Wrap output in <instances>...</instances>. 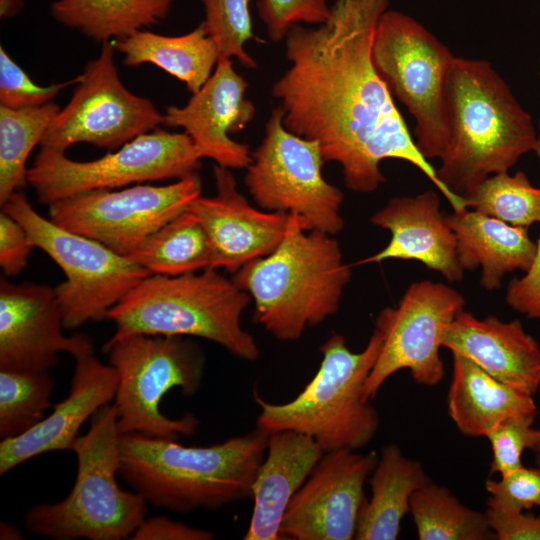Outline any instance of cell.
I'll return each instance as SVG.
<instances>
[{
  "mask_svg": "<svg viewBox=\"0 0 540 540\" xmlns=\"http://www.w3.org/2000/svg\"><path fill=\"white\" fill-rule=\"evenodd\" d=\"M540 162V139L534 148ZM506 301L517 312L531 319H540V236L531 267L521 278L510 281Z\"/></svg>",
  "mask_w": 540,
  "mask_h": 540,
  "instance_id": "obj_41",
  "label": "cell"
},
{
  "mask_svg": "<svg viewBox=\"0 0 540 540\" xmlns=\"http://www.w3.org/2000/svg\"><path fill=\"white\" fill-rule=\"evenodd\" d=\"M55 289L44 284L0 279V369L48 372L58 353L74 359L94 353L86 334L65 336Z\"/></svg>",
  "mask_w": 540,
  "mask_h": 540,
  "instance_id": "obj_17",
  "label": "cell"
},
{
  "mask_svg": "<svg viewBox=\"0 0 540 540\" xmlns=\"http://www.w3.org/2000/svg\"><path fill=\"white\" fill-rule=\"evenodd\" d=\"M204 8V25L208 35L216 42L220 53L248 69L256 68L255 60L245 45L255 39L249 0H200Z\"/></svg>",
  "mask_w": 540,
  "mask_h": 540,
  "instance_id": "obj_34",
  "label": "cell"
},
{
  "mask_svg": "<svg viewBox=\"0 0 540 540\" xmlns=\"http://www.w3.org/2000/svg\"><path fill=\"white\" fill-rule=\"evenodd\" d=\"M324 454L310 436L290 431L268 433L267 450L252 486L253 510L244 540H282L286 509Z\"/></svg>",
  "mask_w": 540,
  "mask_h": 540,
  "instance_id": "obj_23",
  "label": "cell"
},
{
  "mask_svg": "<svg viewBox=\"0 0 540 540\" xmlns=\"http://www.w3.org/2000/svg\"><path fill=\"white\" fill-rule=\"evenodd\" d=\"M75 78L40 86L0 46V106L10 109L36 107L52 102L65 87L75 84Z\"/></svg>",
  "mask_w": 540,
  "mask_h": 540,
  "instance_id": "obj_37",
  "label": "cell"
},
{
  "mask_svg": "<svg viewBox=\"0 0 540 540\" xmlns=\"http://www.w3.org/2000/svg\"><path fill=\"white\" fill-rule=\"evenodd\" d=\"M21 531L12 523L1 522L0 524V539L1 540H15L22 539Z\"/></svg>",
  "mask_w": 540,
  "mask_h": 540,
  "instance_id": "obj_44",
  "label": "cell"
},
{
  "mask_svg": "<svg viewBox=\"0 0 540 540\" xmlns=\"http://www.w3.org/2000/svg\"><path fill=\"white\" fill-rule=\"evenodd\" d=\"M216 194L195 198L187 208L202 225L211 248L210 268L235 274L270 254L285 236L289 217L252 206L238 190L230 169L213 165Z\"/></svg>",
  "mask_w": 540,
  "mask_h": 540,
  "instance_id": "obj_19",
  "label": "cell"
},
{
  "mask_svg": "<svg viewBox=\"0 0 540 540\" xmlns=\"http://www.w3.org/2000/svg\"><path fill=\"white\" fill-rule=\"evenodd\" d=\"M268 443L254 430L211 446H184L139 433L120 435L119 475L147 503L178 513L215 510L252 497Z\"/></svg>",
  "mask_w": 540,
  "mask_h": 540,
  "instance_id": "obj_2",
  "label": "cell"
},
{
  "mask_svg": "<svg viewBox=\"0 0 540 540\" xmlns=\"http://www.w3.org/2000/svg\"><path fill=\"white\" fill-rule=\"evenodd\" d=\"M442 347L523 393L533 396L540 387V346L519 320L477 318L462 310L445 329Z\"/></svg>",
  "mask_w": 540,
  "mask_h": 540,
  "instance_id": "obj_22",
  "label": "cell"
},
{
  "mask_svg": "<svg viewBox=\"0 0 540 540\" xmlns=\"http://www.w3.org/2000/svg\"><path fill=\"white\" fill-rule=\"evenodd\" d=\"M35 244L12 216L0 213V266L6 276L19 274L27 265Z\"/></svg>",
  "mask_w": 540,
  "mask_h": 540,
  "instance_id": "obj_40",
  "label": "cell"
},
{
  "mask_svg": "<svg viewBox=\"0 0 540 540\" xmlns=\"http://www.w3.org/2000/svg\"><path fill=\"white\" fill-rule=\"evenodd\" d=\"M371 223L391 234L388 244L364 260H416L442 274L449 282L462 280L455 234L440 209L433 190L411 197H393L371 217Z\"/></svg>",
  "mask_w": 540,
  "mask_h": 540,
  "instance_id": "obj_21",
  "label": "cell"
},
{
  "mask_svg": "<svg viewBox=\"0 0 540 540\" xmlns=\"http://www.w3.org/2000/svg\"><path fill=\"white\" fill-rule=\"evenodd\" d=\"M537 413H521L508 417L493 428L485 437L492 450L491 474L504 475L521 466L525 449L535 446L539 430L533 427Z\"/></svg>",
  "mask_w": 540,
  "mask_h": 540,
  "instance_id": "obj_35",
  "label": "cell"
},
{
  "mask_svg": "<svg viewBox=\"0 0 540 540\" xmlns=\"http://www.w3.org/2000/svg\"><path fill=\"white\" fill-rule=\"evenodd\" d=\"M23 6V0H0V16L8 18L15 16Z\"/></svg>",
  "mask_w": 540,
  "mask_h": 540,
  "instance_id": "obj_43",
  "label": "cell"
},
{
  "mask_svg": "<svg viewBox=\"0 0 540 540\" xmlns=\"http://www.w3.org/2000/svg\"><path fill=\"white\" fill-rule=\"evenodd\" d=\"M464 306V297L452 287L423 280L407 288L397 307L382 309L375 324L383 342L364 385L365 399L375 398L386 380L403 369L420 385L439 384L444 377L442 335Z\"/></svg>",
  "mask_w": 540,
  "mask_h": 540,
  "instance_id": "obj_15",
  "label": "cell"
},
{
  "mask_svg": "<svg viewBox=\"0 0 540 540\" xmlns=\"http://www.w3.org/2000/svg\"><path fill=\"white\" fill-rule=\"evenodd\" d=\"M377 460L375 451L324 453L286 509L280 527L283 540L355 539L364 485Z\"/></svg>",
  "mask_w": 540,
  "mask_h": 540,
  "instance_id": "obj_16",
  "label": "cell"
},
{
  "mask_svg": "<svg viewBox=\"0 0 540 540\" xmlns=\"http://www.w3.org/2000/svg\"><path fill=\"white\" fill-rule=\"evenodd\" d=\"M351 275L333 235L307 231L290 215L275 250L244 265L233 281L253 300L257 323L278 340L295 341L338 311Z\"/></svg>",
  "mask_w": 540,
  "mask_h": 540,
  "instance_id": "obj_4",
  "label": "cell"
},
{
  "mask_svg": "<svg viewBox=\"0 0 540 540\" xmlns=\"http://www.w3.org/2000/svg\"><path fill=\"white\" fill-rule=\"evenodd\" d=\"M213 533L195 528L166 516L146 518L130 539L132 540H211Z\"/></svg>",
  "mask_w": 540,
  "mask_h": 540,
  "instance_id": "obj_42",
  "label": "cell"
},
{
  "mask_svg": "<svg viewBox=\"0 0 540 540\" xmlns=\"http://www.w3.org/2000/svg\"><path fill=\"white\" fill-rule=\"evenodd\" d=\"M430 481L423 466L399 446H384L370 476L371 497L361 508L355 539H397L413 494Z\"/></svg>",
  "mask_w": 540,
  "mask_h": 540,
  "instance_id": "obj_26",
  "label": "cell"
},
{
  "mask_svg": "<svg viewBox=\"0 0 540 540\" xmlns=\"http://www.w3.org/2000/svg\"><path fill=\"white\" fill-rule=\"evenodd\" d=\"M200 159L185 132L157 127L92 161H74L65 152L41 147L28 168L27 182L39 202L50 205L92 190L182 179L197 173Z\"/></svg>",
  "mask_w": 540,
  "mask_h": 540,
  "instance_id": "obj_12",
  "label": "cell"
},
{
  "mask_svg": "<svg viewBox=\"0 0 540 540\" xmlns=\"http://www.w3.org/2000/svg\"><path fill=\"white\" fill-rule=\"evenodd\" d=\"M101 44L98 57L75 77L73 95L54 117L41 147L65 152L76 143H89L116 150L163 123V114L149 99L121 82L112 42Z\"/></svg>",
  "mask_w": 540,
  "mask_h": 540,
  "instance_id": "obj_13",
  "label": "cell"
},
{
  "mask_svg": "<svg viewBox=\"0 0 540 540\" xmlns=\"http://www.w3.org/2000/svg\"><path fill=\"white\" fill-rule=\"evenodd\" d=\"M484 514L497 540H540V516L524 514L489 497Z\"/></svg>",
  "mask_w": 540,
  "mask_h": 540,
  "instance_id": "obj_39",
  "label": "cell"
},
{
  "mask_svg": "<svg viewBox=\"0 0 540 540\" xmlns=\"http://www.w3.org/2000/svg\"><path fill=\"white\" fill-rule=\"evenodd\" d=\"M451 353L453 373L447 410L462 434L485 437L508 417L537 413L532 395L500 382L461 353Z\"/></svg>",
  "mask_w": 540,
  "mask_h": 540,
  "instance_id": "obj_25",
  "label": "cell"
},
{
  "mask_svg": "<svg viewBox=\"0 0 540 540\" xmlns=\"http://www.w3.org/2000/svg\"><path fill=\"white\" fill-rule=\"evenodd\" d=\"M389 3L335 0L325 22L293 26L284 38L289 67L272 96L285 127L317 141L325 162L341 166L348 189L374 192L386 181L381 162L399 159L418 168L458 210L373 65L375 28Z\"/></svg>",
  "mask_w": 540,
  "mask_h": 540,
  "instance_id": "obj_1",
  "label": "cell"
},
{
  "mask_svg": "<svg viewBox=\"0 0 540 540\" xmlns=\"http://www.w3.org/2000/svg\"><path fill=\"white\" fill-rule=\"evenodd\" d=\"M382 342L383 332L376 324L360 352L351 351L345 337L333 332L320 347L318 371L294 399L274 404L254 391L260 408L256 427L267 433L290 430L310 436L324 453L368 445L380 418L364 397V385Z\"/></svg>",
  "mask_w": 540,
  "mask_h": 540,
  "instance_id": "obj_6",
  "label": "cell"
},
{
  "mask_svg": "<svg viewBox=\"0 0 540 540\" xmlns=\"http://www.w3.org/2000/svg\"><path fill=\"white\" fill-rule=\"evenodd\" d=\"M248 293L217 269L178 276L149 275L107 313L110 339L133 334L194 336L215 342L247 361L259 358L255 338L241 324Z\"/></svg>",
  "mask_w": 540,
  "mask_h": 540,
  "instance_id": "obj_5",
  "label": "cell"
},
{
  "mask_svg": "<svg viewBox=\"0 0 540 540\" xmlns=\"http://www.w3.org/2000/svg\"><path fill=\"white\" fill-rule=\"evenodd\" d=\"M127 256L151 275L178 276L211 265L208 237L187 209L147 236Z\"/></svg>",
  "mask_w": 540,
  "mask_h": 540,
  "instance_id": "obj_29",
  "label": "cell"
},
{
  "mask_svg": "<svg viewBox=\"0 0 540 540\" xmlns=\"http://www.w3.org/2000/svg\"><path fill=\"white\" fill-rule=\"evenodd\" d=\"M249 83L236 72L230 57L220 54L216 67L182 107L169 106L163 125L180 127L192 140L200 158L212 159L228 169L247 168L249 145L230 135L242 131L254 118L255 106L246 97Z\"/></svg>",
  "mask_w": 540,
  "mask_h": 540,
  "instance_id": "obj_18",
  "label": "cell"
},
{
  "mask_svg": "<svg viewBox=\"0 0 540 540\" xmlns=\"http://www.w3.org/2000/svg\"><path fill=\"white\" fill-rule=\"evenodd\" d=\"M457 244L463 270L482 269L480 283L487 290L501 286L502 278L511 272H527L531 267L536 242L528 228L517 227L474 210L464 208L446 214Z\"/></svg>",
  "mask_w": 540,
  "mask_h": 540,
  "instance_id": "obj_24",
  "label": "cell"
},
{
  "mask_svg": "<svg viewBox=\"0 0 540 540\" xmlns=\"http://www.w3.org/2000/svg\"><path fill=\"white\" fill-rule=\"evenodd\" d=\"M60 108L54 102L23 109L0 106V205L27 182V159Z\"/></svg>",
  "mask_w": 540,
  "mask_h": 540,
  "instance_id": "obj_30",
  "label": "cell"
},
{
  "mask_svg": "<svg viewBox=\"0 0 540 540\" xmlns=\"http://www.w3.org/2000/svg\"><path fill=\"white\" fill-rule=\"evenodd\" d=\"M115 51L124 55L125 66L153 64L198 92L212 75L220 56L216 42L200 23L179 36H166L146 30L112 41Z\"/></svg>",
  "mask_w": 540,
  "mask_h": 540,
  "instance_id": "obj_27",
  "label": "cell"
},
{
  "mask_svg": "<svg viewBox=\"0 0 540 540\" xmlns=\"http://www.w3.org/2000/svg\"><path fill=\"white\" fill-rule=\"evenodd\" d=\"M257 13L273 42L284 40L300 23L319 25L331 13L329 0H257Z\"/></svg>",
  "mask_w": 540,
  "mask_h": 540,
  "instance_id": "obj_36",
  "label": "cell"
},
{
  "mask_svg": "<svg viewBox=\"0 0 540 540\" xmlns=\"http://www.w3.org/2000/svg\"><path fill=\"white\" fill-rule=\"evenodd\" d=\"M2 210L25 228L35 247L65 274L66 280L54 288L64 328L103 320L112 307L151 275L128 256L42 217L20 191L9 197Z\"/></svg>",
  "mask_w": 540,
  "mask_h": 540,
  "instance_id": "obj_10",
  "label": "cell"
},
{
  "mask_svg": "<svg viewBox=\"0 0 540 540\" xmlns=\"http://www.w3.org/2000/svg\"><path fill=\"white\" fill-rule=\"evenodd\" d=\"M485 488L489 498L500 505L529 510L540 507V469L521 466L498 480L487 479Z\"/></svg>",
  "mask_w": 540,
  "mask_h": 540,
  "instance_id": "obj_38",
  "label": "cell"
},
{
  "mask_svg": "<svg viewBox=\"0 0 540 540\" xmlns=\"http://www.w3.org/2000/svg\"><path fill=\"white\" fill-rule=\"evenodd\" d=\"M450 135L437 177L461 209L489 176L534 151L531 115L486 60L455 57L449 79Z\"/></svg>",
  "mask_w": 540,
  "mask_h": 540,
  "instance_id": "obj_3",
  "label": "cell"
},
{
  "mask_svg": "<svg viewBox=\"0 0 540 540\" xmlns=\"http://www.w3.org/2000/svg\"><path fill=\"white\" fill-rule=\"evenodd\" d=\"M539 61H540V57H539ZM538 139H540V119L538 122Z\"/></svg>",
  "mask_w": 540,
  "mask_h": 540,
  "instance_id": "obj_46",
  "label": "cell"
},
{
  "mask_svg": "<svg viewBox=\"0 0 540 540\" xmlns=\"http://www.w3.org/2000/svg\"><path fill=\"white\" fill-rule=\"evenodd\" d=\"M198 173L168 185L137 184L80 193L49 205L57 225L127 256L142 240L201 195Z\"/></svg>",
  "mask_w": 540,
  "mask_h": 540,
  "instance_id": "obj_14",
  "label": "cell"
},
{
  "mask_svg": "<svg viewBox=\"0 0 540 540\" xmlns=\"http://www.w3.org/2000/svg\"><path fill=\"white\" fill-rule=\"evenodd\" d=\"M372 62L393 98L415 120V144L427 159L447 148L448 88L455 55L419 21L387 9L375 28Z\"/></svg>",
  "mask_w": 540,
  "mask_h": 540,
  "instance_id": "obj_9",
  "label": "cell"
},
{
  "mask_svg": "<svg viewBox=\"0 0 540 540\" xmlns=\"http://www.w3.org/2000/svg\"><path fill=\"white\" fill-rule=\"evenodd\" d=\"M409 513L420 540L496 539L484 512L463 505L446 487L432 481L413 494Z\"/></svg>",
  "mask_w": 540,
  "mask_h": 540,
  "instance_id": "obj_31",
  "label": "cell"
},
{
  "mask_svg": "<svg viewBox=\"0 0 540 540\" xmlns=\"http://www.w3.org/2000/svg\"><path fill=\"white\" fill-rule=\"evenodd\" d=\"M103 351L119 378L113 405L120 435L177 440L197 431L199 421L192 413L172 419L160 411L171 389L191 396L201 386L205 361L194 342L183 336L133 334L109 339Z\"/></svg>",
  "mask_w": 540,
  "mask_h": 540,
  "instance_id": "obj_8",
  "label": "cell"
},
{
  "mask_svg": "<svg viewBox=\"0 0 540 540\" xmlns=\"http://www.w3.org/2000/svg\"><path fill=\"white\" fill-rule=\"evenodd\" d=\"M118 414L106 404L90 418L87 432L71 450L77 472L70 493L55 503H39L25 514L31 532L57 540H121L131 538L146 519L147 501L118 484L120 434Z\"/></svg>",
  "mask_w": 540,
  "mask_h": 540,
  "instance_id": "obj_7",
  "label": "cell"
},
{
  "mask_svg": "<svg viewBox=\"0 0 540 540\" xmlns=\"http://www.w3.org/2000/svg\"><path fill=\"white\" fill-rule=\"evenodd\" d=\"M539 418H540V414H539ZM538 430H539L538 440L535 446L532 448V451L535 455V463L537 467L540 469V427L538 428Z\"/></svg>",
  "mask_w": 540,
  "mask_h": 540,
  "instance_id": "obj_45",
  "label": "cell"
},
{
  "mask_svg": "<svg viewBox=\"0 0 540 540\" xmlns=\"http://www.w3.org/2000/svg\"><path fill=\"white\" fill-rule=\"evenodd\" d=\"M464 204L513 226L528 228L540 223V187H534L523 171L489 176Z\"/></svg>",
  "mask_w": 540,
  "mask_h": 540,
  "instance_id": "obj_32",
  "label": "cell"
},
{
  "mask_svg": "<svg viewBox=\"0 0 540 540\" xmlns=\"http://www.w3.org/2000/svg\"><path fill=\"white\" fill-rule=\"evenodd\" d=\"M324 163L319 143L288 130L278 105L252 153L244 184L262 210L295 215L305 230L334 236L344 227V194L323 177Z\"/></svg>",
  "mask_w": 540,
  "mask_h": 540,
  "instance_id": "obj_11",
  "label": "cell"
},
{
  "mask_svg": "<svg viewBox=\"0 0 540 540\" xmlns=\"http://www.w3.org/2000/svg\"><path fill=\"white\" fill-rule=\"evenodd\" d=\"M53 388L48 372L0 369L1 439L23 434L42 420L53 405Z\"/></svg>",
  "mask_w": 540,
  "mask_h": 540,
  "instance_id": "obj_33",
  "label": "cell"
},
{
  "mask_svg": "<svg viewBox=\"0 0 540 540\" xmlns=\"http://www.w3.org/2000/svg\"><path fill=\"white\" fill-rule=\"evenodd\" d=\"M176 0H57L50 6L59 23L104 43L124 38L167 17Z\"/></svg>",
  "mask_w": 540,
  "mask_h": 540,
  "instance_id": "obj_28",
  "label": "cell"
},
{
  "mask_svg": "<svg viewBox=\"0 0 540 540\" xmlns=\"http://www.w3.org/2000/svg\"><path fill=\"white\" fill-rule=\"evenodd\" d=\"M118 374L93 354L75 359L68 395L32 428L0 442V475L43 453L71 450L84 422L114 399Z\"/></svg>",
  "mask_w": 540,
  "mask_h": 540,
  "instance_id": "obj_20",
  "label": "cell"
}]
</instances>
